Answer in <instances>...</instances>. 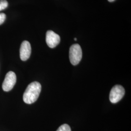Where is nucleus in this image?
I'll use <instances>...</instances> for the list:
<instances>
[{
    "label": "nucleus",
    "mask_w": 131,
    "mask_h": 131,
    "mask_svg": "<svg viewBox=\"0 0 131 131\" xmlns=\"http://www.w3.org/2000/svg\"><path fill=\"white\" fill-rule=\"evenodd\" d=\"M17 77L16 74L13 71H9L5 77L4 81L3 83L2 88L5 91H9L13 88L16 84Z\"/></svg>",
    "instance_id": "20e7f679"
},
{
    "label": "nucleus",
    "mask_w": 131,
    "mask_h": 131,
    "mask_svg": "<svg viewBox=\"0 0 131 131\" xmlns=\"http://www.w3.org/2000/svg\"><path fill=\"white\" fill-rule=\"evenodd\" d=\"M109 2H114V1H115V0H108Z\"/></svg>",
    "instance_id": "9d476101"
},
{
    "label": "nucleus",
    "mask_w": 131,
    "mask_h": 131,
    "mask_svg": "<svg viewBox=\"0 0 131 131\" xmlns=\"http://www.w3.org/2000/svg\"><path fill=\"white\" fill-rule=\"evenodd\" d=\"M56 131H71L70 127L68 124H64L59 127Z\"/></svg>",
    "instance_id": "0eeeda50"
},
{
    "label": "nucleus",
    "mask_w": 131,
    "mask_h": 131,
    "mask_svg": "<svg viewBox=\"0 0 131 131\" xmlns=\"http://www.w3.org/2000/svg\"><path fill=\"white\" fill-rule=\"evenodd\" d=\"M31 53V47L27 41L22 42L20 48V58L23 61H26L29 58Z\"/></svg>",
    "instance_id": "423d86ee"
},
{
    "label": "nucleus",
    "mask_w": 131,
    "mask_h": 131,
    "mask_svg": "<svg viewBox=\"0 0 131 131\" xmlns=\"http://www.w3.org/2000/svg\"><path fill=\"white\" fill-rule=\"evenodd\" d=\"M46 41L48 46L51 48L57 46L60 41V37L52 31H48L46 36Z\"/></svg>",
    "instance_id": "39448f33"
},
{
    "label": "nucleus",
    "mask_w": 131,
    "mask_h": 131,
    "mask_svg": "<svg viewBox=\"0 0 131 131\" xmlns=\"http://www.w3.org/2000/svg\"><path fill=\"white\" fill-rule=\"evenodd\" d=\"M69 57L72 65H77L79 63L82 58V51L79 44H73L70 47Z\"/></svg>",
    "instance_id": "f03ea898"
},
{
    "label": "nucleus",
    "mask_w": 131,
    "mask_h": 131,
    "mask_svg": "<svg viewBox=\"0 0 131 131\" xmlns=\"http://www.w3.org/2000/svg\"><path fill=\"white\" fill-rule=\"evenodd\" d=\"M41 90V85L38 82H34L29 84L23 96L24 103L32 104L36 102Z\"/></svg>",
    "instance_id": "f257e3e1"
},
{
    "label": "nucleus",
    "mask_w": 131,
    "mask_h": 131,
    "mask_svg": "<svg viewBox=\"0 0 131 131\" xmlns=\"http://www.w3.org/2000/svg\"><path fill=\"white\" fill-rule=\"evenodd\" d=\"M74 40H75V41H76V40H77V38H74Z\"/></svg>",
    "instance_id": "9b49d317"
},
{
    "label": "nucleus",
    "mask_w": 131,
    "mask_h": 131,
    "mask_svg": "<svg viewBox=\"0 0 131 131\" xmlns=\"http://www.w3.org/2000/svg\"><path fill=\"white\" fill-rule=\"evenodd\" d=\"M125 94V90L121 85H116L113 87L109 95V100L113 103H117L122 100Z\"/></svg>",
    "instance_id": "7ed1b4c3"
},
{
    "label": "nucleus",
    "mask_w": 131,
    "mask_h": 131,
    "mask_svg": "<svg viewBox=\"0 0 131 131\" xmlns=\"http://www.w3.org/2000/svg\"><path fill=\"white\" fill-rule=\"evenodd\" d=\"M6 19V15L5 13H0V25L4 23Z\"/></svg>",
    "instance_id": "1a4fd4ad"
},
{
    "label": "nucleus",
    "mask_w": 131,
    "mask_h": 131,
    "mask_svg": "<svg viewBox=\"0 0 131 131\" xmlns=\"http://www.w3.org/2000/svg\"><path fill=\"white\" fill-rule=\"evenodd\" d=\"M8 5V2L6 0H0V11L5 9Z\"/></svg>",
    "instance_id": "6e6552de"
}]
</instances>
